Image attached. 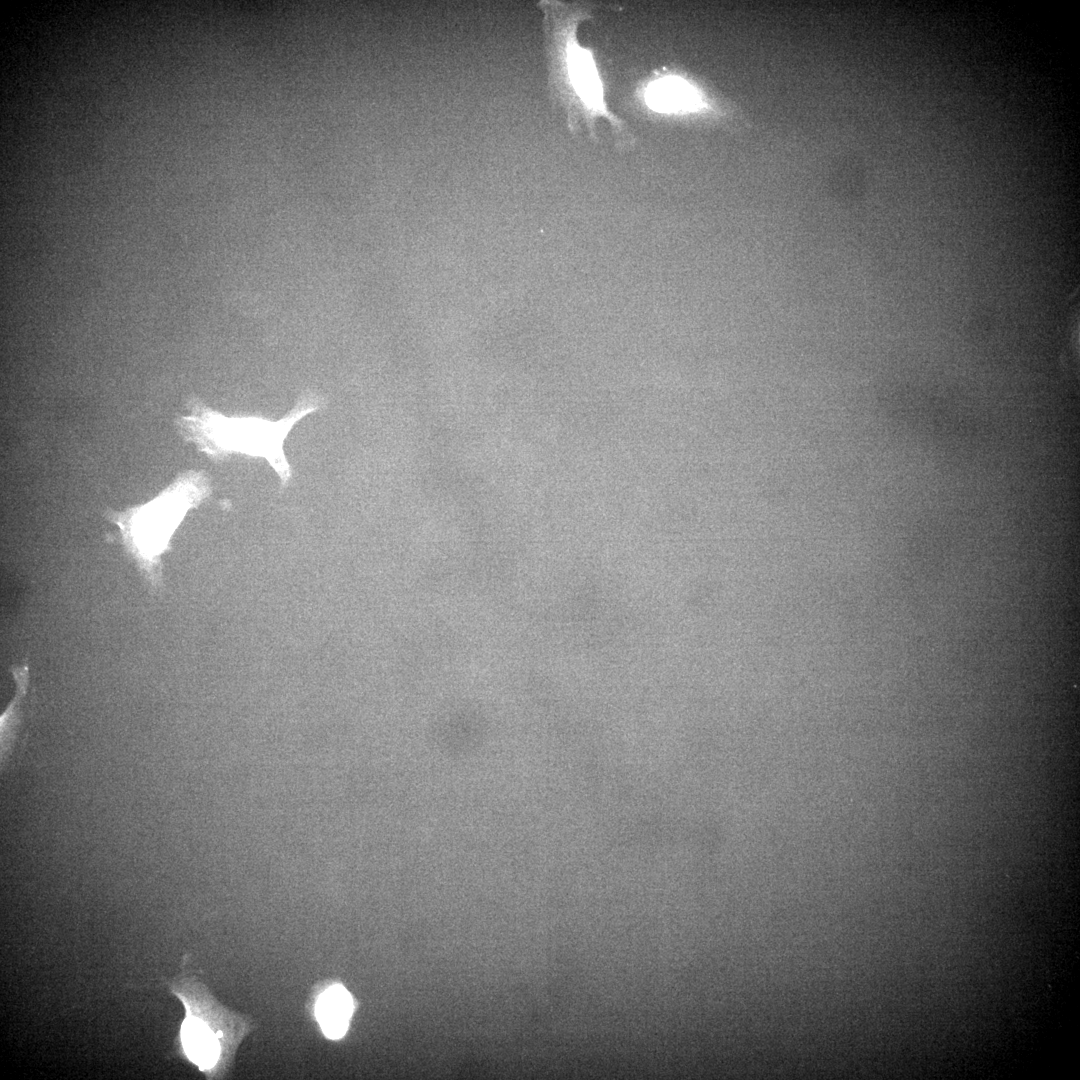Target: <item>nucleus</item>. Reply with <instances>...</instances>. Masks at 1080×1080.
<instances>
[{"instance_id": "3", "label": "nucleus", "mask_w": 1080, "mask_h": 1080, "mask_svg": "<svg viewBox=\"0 0 1080 1080\" xmlns=\"http://www.w3.org/2000/svg\"><path fill=\"white\" fill-rule=\"evenodd\" d=\"M180 1035L187 1057L201 1070L211 1069L216 1065L221 1052L219 1034L204 1020L187 1014Z\"/></svg>"}, {"instance_id": "5", "label": "nucleus", "mask_w": 1080, "mask_h": 1080, "mask_svg": "<svg viewBox=\"0 0 1080 1080\" xmlns=\"http://www.w3.org/2000/svg\"><path fill=\"white\" fill-rule=\"evenodd\" d=\"M570 72L577 93L587 106L596 113L605 114L602 90L595 66L588 51L573 45L569 52Z\"/></svg>"}, {"instance_id": "2", "label": "nucleus", "mask_w": 1080, "mask_h": 1080, "mask_svg": "<svg viewBox=\"0 0 1080 1080\" xmlns=\"http://www.w3.org/2000/svg\"><path fill=\"white\" fill-rule=\"evenodd\" d=\"M209 493L206 474L187 471L150 502L107 512V518L119 527L127 551L154 587L161 583L160 559L173 532L186 512Z\"/></svg>"}, {"instance_id": "1", "label": "nucleus", "mask_w": 1080, "mask_h": 1080, "mask_svg": "<svg viewBox=\"0 0 1080 1080\" xmlns=\"http://www.w3.org/2000/svg\"><path fill=\"white\" fill-rule=\"evenodd\" d=\"M322 406V398L308 392L284 418L269 421L260 417H225L198 399H191V415L178 418L176 426L185 440L195 443L212 459L220 460L234 452L264 457L278 473L282 486H286L291 471L283 450L284 440L299 419Z\"/></svg>"}, {"instance_id": "4", "label": "nucleus", "mask_w": 1080, "mask_h": 1080, "mask_svg": "<svg viewBox=\"0 0 1080 1080\" xmlns=\"http://www.w3.org/2000/svg\"><path fill=\"white\" fill-rule=\"evenodd\" d=\"M315 1012L323 1033L331 1039L341 1038L353 1012L352 997L343 986H331L319 995Z\"/></svg>"}, {"instance_id": "6", "label": "nucleus", "mask_w": 1080, "mask_h": 1080, "mask_svg": "<svg viewBox=\"0 0 1080 1080\" xmlns=\"http://www.w3.org/2000/svg\"><path fill=\"white\" fill-rule=\"evenodd\" d=\"M646 99L651 107L663 111L690 109L698 104L696 92L687 83L673 78L653 83Z\"/></svg>"}]
</instances>
